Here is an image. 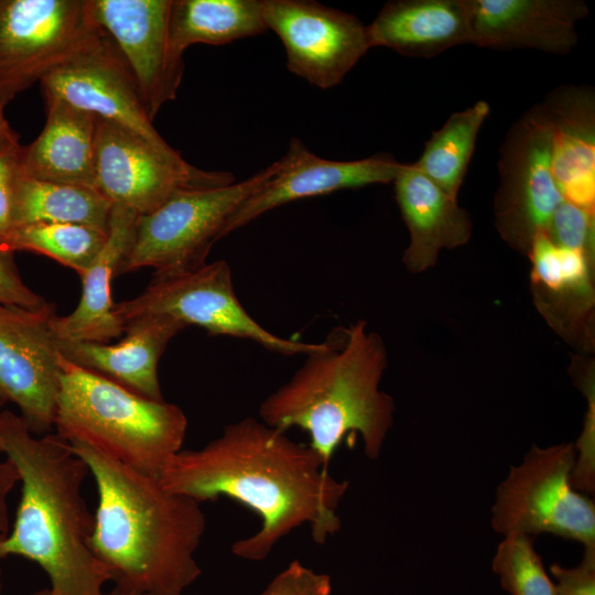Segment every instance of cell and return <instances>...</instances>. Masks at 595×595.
I'll use <instances>...</instances> for the list:
<instances>
[{"label": "cell", "instance_id": "13", "mask_svg": "<svg viewBox=\"0 0 595 595\" xmlns=\"http://www.w3.org/2000/svg\"><path fill=\"white\" fill-rule=\"evenodd\" d=\"M268 30L282 41L288 69L322 89L339 84L371 47L354 14L310 0H263Z\"/></svg>", "mask_w": 595, "mask_h": 595}, {"label": "cell", "instance_id": "10", "mask_svg": "<svg viewBox=\"0 0 595 595\" xmlns=\"http://www.w3.org/2000/svg\"><path fill=\"white\" fill-rule=\"evenodd\" d=\"M554 130L542 104L509 129L499 159L495 225L515 250L528 255L533 239L545 234L564 197L553 171Z\"/></svg>", "mask_w": 595, "mask_h": 595}, {"label": "cell", "instance_id": "27", "mask_svg": "<svg viewBox=\"0 0 595 595\" xmlns=\"http://www.w3.org/2000/svg\"><path fill=\"white\" fill-rule=\"evenodd\" d=\"M490 112L485 100L450 116L426 141L414 165L445 193L457 199L480 127Z\"/></svg>", "mask_w": 595, "mask_h": 595}, {"label": "cell", "instance_id": "31", "mask_svg": "<svg viewBox=\"0 0 595 595\" xmlns=\"http://www.w3.org/2000/svg\"><path fill=\"white\" fill-rule=\"evenodd\" d=\"M594 212L564 199L555 209L545 235L553 242L594 257Z\"/></svg>", "mask_w": 595, "mask_h": 595}, {"label": "cell", "instance_id": "36", "mask_svg": "<svg viewBox=\"0 0 595 595\" xmlns=\"http://www.w3.org/2000/svg\"><path fill=\"white\" fill-rule=\"evenodd\" d=\"M18 483L19 476L13 465L8 459L0 462V539L8 534V497Z\"/></svg>", "mask_w": 595, "mask_h": 595}, {"label": "cell", "instance_id": "5", "mask_svg": "<svg viewBox=\"0 0 595 595\" xmlns=\"http://www.w3.org/2000/svg\"><path fill=\"white\" fill-rule=\"evenodd\" d=\"M54 428L68 443L159 478L182 450L187 418L178 405L138 394L61 354Z\"/></svg>", "mask_w": 595, "mask_h": 595}, {"label": "cell", "instance_id": "16", "mask_svg": "<svg viewBox=\"0 0 595 595\" xmlns=\"http://www.w3.org/2000/svg\"><path fill=\"white\" fill-rule=\"evenodd\" d=\"M280 171L250 195L228 218L223 238L262 214L302 198L346 188L393 182L402 163L387 153L355 161H334L317 156L292 138Z\"/></svg>", "mask_w": 595, "mask_h": 595}, {"label": "cell", "instance_id": "7", "mask_svg": "<svg viewBox=\"0 0 595 595\" xmlns=\"http://www.w3.org/2000/svg\"><path fill=\"white\" fill-rule=\"evenodd\" d=\"M574 443L532 445L498 486L493 529L508 536L551 533L595 548V504L571 482Z\"/></svg>", "mask_w": 595, "mask_h": 595}, {"label": "cell", "instance_id": "4", "mask_svg": "<svg viewBox=\"0 0 595 595\" xmlns=\"http://www.w3.org/2000/svg\"><path fill=\"white\" fill-rule=\"evenodd\" d=\"M291 378L259 405L266 424L299 428L328 463L343 440L360 435L368 458L380 456L393 424L394 401L380 389L388 356L381 336L358 320L333 328Z\"/></svg>", "mask_w": 595, "mask_h": 595}, {"label": "cell", "instance_id": "26", "mask_svg": "<svg viewBox=\"0 0 595 595\" xmlns=\"http://www.w3.org/2000/svg\"><path fill=\"white\" fill-rule=\"evenodd\" d=\"M112 205L96 188L40 181L21 171L13 197L12 227L62 223L107 230Z\"/></svg>", "mask_w": 595, "mask_h": 595}, {"label": "cell", "instance_id": "40", "mask_svg": "<svg viewBox=\"0 0 595 595\" xmlns=\"http://www.w3.org/2000/svg\"><path fill=\"white\" fill-rule=\"evenodd\" d=\"M1 453H2V451H1V446H0V454H1Z\"/></svg>", "mask_w": 595, "mask_h": 595}, {"label": "cell", "instance_id": "39", "mask_svg": "<svg viewBox=\"0 0 595 595\" xmlns=\"http://www.w3.org/2000/svg\"><path fill=\"white\" fill-rule=\"evenodd\" d=\"M3 539V538H2ZM1 540V539H0ZM2 593V582H1V569H0V595Z\"/></svg>", "mask_w": 595, "mask_h": 595}, {"label": "cell", "instance_id": "6", "mask_svg": "<svg viewBox=\"0 0 595 595\" xmlns=\"http://www.w3.org/2000/svg\"><path fill=\"white\" fill-rule=\"evenodd\" d=\"M280 169L279 160L245 181L180 192L152 213L139 215L117 275L142 268L175 273L202 267L223 238L228 218Z\"/></svg>", "mask_w": 595, "mask_h": 595}, {"label": "cell", "instance_id": "25", "mask_svg": "<svg viewBox=\"0 0 595 595\" xmlns=\"http://www.w3.org/2000/svg\"><path fill=\"white\" fill-rule=\"evenodd\" d=\"M170 43L183 57L197 43L221 45L268 30L263 0H172Z\"/></svg>", "mask_w": 595, "mask_h": 595}, {"label": "cell", "instance_id": "9", "mask_svg": "<svg viewBox=\"0 0 595 595\" xmlns=\"http://www.w3.org/2000/svg\"><path fill=\"white\" fill-rule=\"evenodd\" d=\"M113 312L123 325L143 315H167L185 326L203 327L209 335L249 339L284 356L305 355L318 345L280 337L253 320L236 295L225 260L191 271L154 273L140 294L115 303Z\"/></svg>", "mask_w": 595, "mask_h": 595}, {"label": "cell", "instance_id": "15", "mask_svg": "<svg viewBox=\"0 0 595 595\" xmlns=\"http://www.w3.org/2000/svg\"><path fill=\"white\" fill-rule=\"evenodd\" d=\"M40 84L43 97L58 98L110 120L142 137L164 154L182 156L154 128L136 80L108 35L98 46L50 73Z\"/></svg>", "mask_w": 595, "mask_h": 595}, {"label": "cell", "instance_id": "14", "mask_svg": "<svg viewBox=\"0 0 595 595\" xmlns=\"http://www.w3.org/2000/svg\"><path fill=\"white\" fill-rule=\"evenodd\" d=\"M93 17L126 61L154 119L163 105L174 100L184 62L170 43L172 0H89Z\"/></svg>", "mask_w": 595, "mask_h": 595}, {"label": "cell", "instance_id": "1", "mask_svg": "<svg viewBox=\"0 0 595 595\" xmlns=\"http://www.w3.org/2000/svg\"><path fill=\"white\" fill-rule=\"evenodd\" d=\"M169 491L199 504L230 498L261 521L251 536L236 541L241 559H266L285 536L307 523L323 544L340 529L338 506L348 482L334 478L307 444L261 420L244 418L197 450H181L160 477Z\"/></svg>", "mask_w": 595, "mask_h": 595}, {"label": "cell", "instance_id": "34", "mask_svg": "<svg viewBox=\"0 0 595 595\" xmlns=\"http://www.w3.org/2000/svg\"><path fill=\"white\" fill-rule=\"evenodd\" d=\"M558 595H595V548H585L582 561L574 567L558 563L550 566Z\"/></svg>", "mask_w": 595, "mask_h": 595}, {"label": "cell", "instance_id": "24", "mask_svg": "<svg viewBox=\"0 0 595 595\" xmlns=\"http://www.w3.org/2000/svg\"><path fill=\"white\" fill-rule=\"evenodd\" d=\"M554 130L553 171L564 197L587 210L595 203V98L588 86H562L543 101Z\"/></svg>", "mask_w": 595, "mask_h": 595}, {"label": "cell", "instance_id": "18", "mask_svg": "<svg viewBox=\"0 0 595 595\" xmlns=\"http://www.w3.org/2000/svg\"><path fill=\"white\" fill-rule=\"evenodd\" d=\"M536 305L548 324L583 347L593 342L594 257L539 234L527 255Z\"/></svg>", "mask_w": 595, "mask_h": 595}, {"label": "cell", "instance_id": "22", "mask_svg": "<svg viewBox=\"0 0 595 595\" xmlns=\"http://www.w3.org/2000/svg\"><path fill=\"white\" fill-rule=\"evenodd\" d=\"M371 47L402 55L433 57L472 44L469 0H392L367 25Z\"/></svg>", "mask_w": 595, "mask_h": 595}, {"label": "cell", "instance_id": "35", "mask_svg": "<svg viewBox=\"0 0 595 595\" xmlns=\"http://www.w3.org/2000/svg\"><path fill=\"white\" fill-rule=\"evenodd\" d=\"M21 144L0 147V236L12 227L13 197L21 174Z\"/></svg>", "mask_w": 595, "mask_h": 595}, {"label": "cell", "instance_id": "30", "mask_svg": "<svg viewBox=\"0 0 595 595\" xmlns=\"http://www.w3.org/2000/svg\"><path fill=\"white\" fill-rule=\"evenodd\" d=\"M576 385L587 400V412L583 431L578 441L574 443L576 458L572 472L571 482L573 487L583 493H594L595 488V390L594 368L589 364L573 366Z\"/></svg>", "mask_w": 595, "mask_h": 595}, {"label": "cell", "instance_id": "23", "mask_svg": "<svg viewBox=\"0 0 595 595\" xmlns=\"http://www.w3.org/2000/svg\"><path fill=\"white\" fill-rule=\"evenodd\" d=\"M44 100V128L32 143L21 147L22 173L40 181L96 188L97 116L58 98Z\"/></svg>", "mask_w": 595, "mask_h": 595}, {"label": "cell", "instance_id": "32", "mask_svg": "<svg viewBox=\"0 0 595 595\" xmlns=\"http://www.w3.org/2000/svg\"><path fill=\"white\" fill-rule=\"evenodd\" d=\"M332 583L328 575L316 573L293 561L280 572L260 595H329Z\"/></svg>", "mask_w": 595, "mask_h": 595}, {"label": "cell", "instance_id": "3", "mask_svg": "<svg viewBox=\"0 0 595 595\" xmlns=\"http://www.w3.org/2000/svg\"><path fill=\"white\" fill-rule=\"evenodd\" d=\"M68 444L96 483L90 544L115 584L148 595H182L202 574L194 558L206 529L202 504L85 443Z\"/></svg>", "mask_w": 595, "mask_h": 595}, {"label": "cell", "instance_id": "28", "mask_svg": "<svg viewBox=\"0 0 595 595\" xmlns=\"http://www.w3.org/2000/svg\"><path fill=\"white\" fill-rule=\"evenodd\" d=\"M107 230L80 224L34 223L15 226L0 236L8 252L29 251L48 257L82 277L107 240Z\"/></svg>", "mask_w": 595, "mask_h": 595}, {"label": "cell", "instance_id": "19", "mask_svg": "<svg viewBox=\"0 0 595 595\" xmlns=\"http://www.w3.org/2000/svg\"><path fill=\"white\" fill-rule=\"evenodd\" d=\"M185 327L171 316L150 314L127 322L126 336L116 344L57 339V346L75 365L149 399L164 400L158 364L170 340Z\"/></svg>", "mask_w": 595, "mask_h": 595}, {"label": "cell", "instance_id": "12", "mask_svg": "<svg viewBox=\"0 0 595 595\" xmlns=\"http://www.w3.org/2000/svg\"><path fill=\"white\" fill-rule=\"evenodd\" d=\"M55 306L0 305V407L14 403L30 432L54 428L60 388V349L51 321Z\"/></svg>", "mask_w": 595, "mask_h": 595}, {"label": "cell", "instance_id": "11", "mask_svg": "<svg viewBox=\"0 0 595 595\" xmlns=\"http://www.w3.org/2000/svg\"><path fill=\"white\" fill-rule=\"evenodd\" d=\"M235 182L224 171L195 167L158 150L137 133L97 117L95 187L112 204L147 215L180 192Z\"/></svg>", "mask_w": 595, "mask_h": 595}, {"label": "cell", "instance_id": "37", "mask_svg": "<svg viewBox=\"0 0 595 595\" xmlns=\"http://www.w3.org/2000/svg\"><path fill=\"white\" fill-rule=\"evenodd\" d=\"M4 106L0 102V147L15 145L19 143V136L10 127L3 115Z\"/></svg>", "mask_w": 595, "mask_h": 595}, {"label": "cell", "instance_id": "2", "mask_svg": "<svg viewBox=\"0 0 595 595\" xmlns=\"http://www.w3.org/2000/svg\"><path fill=\"white\" fill-rule=\"evenodd\" d=\"M0 446L21 483L0 559L17 555L40 565L50 595H108L104 587L115 576L91 549L95 517L83 496L86 463L61 436L32 434L9 410L0 412Z\"/></svg>", "mask_w": 595, "mask_h": 595}, {"label": "cell", "instance_id": "21", "mask_svg": "<svg viewBox=\"0 0 595 595\" xmlns=\"http://www.w3.org/2000/svg\"><path fill=\"white\" fill-rule=\"evenodd\" d=\"M138 216L128 207L112 205L106 244L80 277L78 305L66 316L52 317L51 326L57 339L108 343L123 333L125 325L113 312L111 282L132 244Z\"/></svg>", "mask_w": 595, "mask_h": 595}, {"label": "cell", "instance_id": "33", "mask_svg": "<svg viewBox=\"0 0 595 595\" xmlns=\"http://www.w3.org/2000/svg\"><path fill=\"white\" fill-rule=\"evenodd\" d=\"M46 303L23 282L13 253L0 248V305L37 310Z\"/></svg>", "mask_w": 595, "mask_h": 595}, {"label": "cell", "instance_id": "8", "mask_svg": "<svg viewBox=\"0 0 595 595\" xmlns=\"http://www.w3.org/2000/svg\"><path fill=\"white\" fill-rule=\"evenodd\" d=\"M89 0H0V102L98 46Z\"/></svg>", "mask_w": 595, "mask_h": 595}, {"label": "cell", "instance_id": "20", "mask_svg": "<svg viewBox=\"0 0 595 595\" xmlns=\"http://www.w3.org/2000/svg\"><path fill=\"white\" fill-rule=\"evenodd\" d=\"M393 183L396 199L410 234L402 258L410 272L425 271L435 264L442 249H453L469 240L472 221L467 210L414 163H402Z\"/></svg>", "mask_w": 595, "mask_h": 595}, {"label": "cell", "instance_id": "29", "mask_svg": "<svg viewBox=\"0 0 595 595\" xmlns=\"http://www.w3.org/2000/svg\"><path fill=\"white\" fill-rule=\"evenodd\" d=\"M491 567L509 595H558L531 537H504Z\"/></svg>", "mask_w": 595, "mask_h": 595}, {"label": "cell", "instance_id": "17", "mask_svg": "<svg viewBox=\"0 0 595 595\" xmlns=\"http://www.w3.org/2000/svg\"><path fill=\"white\" fill-rule=\"evenodd\" d=\"M472 44L493 50L533 48L566 54L576 24L588 14L582 0H469Z\"/></svg>", "mask_w": 595, "mask_h": 595}, {"label": "cell", "instance_id": "38", "mask_svg": "<svg viewBox=\"0 0 595 595\" xmlns=\"http://www.w3.org/2000/svg\"><path fill=\"white\" fill-rule=\"evenodd\" d=\"M31 595H50V591L48 588H45V589L34 592ZM108 595H148V594L140 593L131 588L115 584L113 589L110 593H108Z\"/></svg>", "mask_w": 595, "mask_h": 595}]
</instances>
